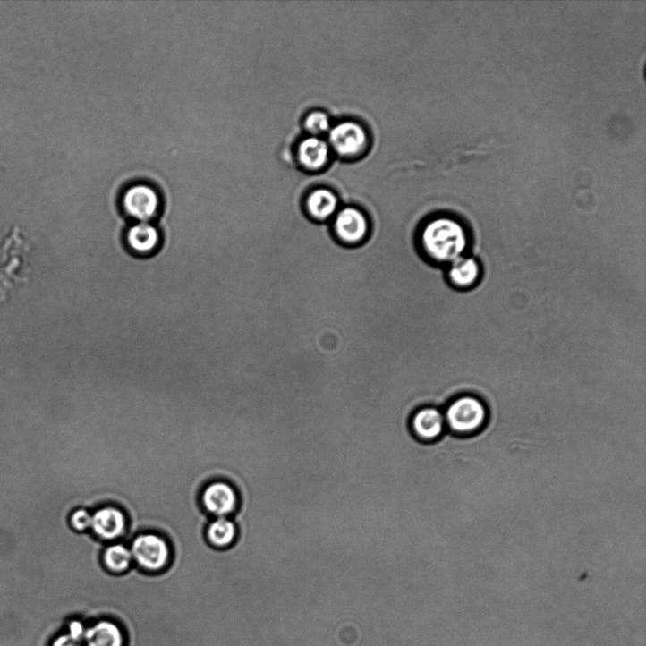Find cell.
Wrapping results in <instances>:
<instances>
[{
  "label": "cell",
  "mask_w": 646,
  "mask_h": 646,
  "mask_svg": "<svg viewBox=\"0 0 646 646\" xmlns=\"http://www.w3.org/2000/svg\"><path fill=\"white\" fill-rule=\"evenodd\" d=\"M471 240V232L465 222L450 212L429 214L421 222L417 234L421 255L440 268H446L466 256Z\"/></svg>",
  "instance_id": "cell-1"
},
{
  "label": "cell",
  "mask_w": 646,
  "mask_h": 646,
  "mask_svg": "<svg viewBox=\"0 0 646 646\" xmlns=\"http://www.w3.org/2000/svg\"><path fill=\"white\" fill-rule=\"evenodd\" d=\"M30 252V238L19 226H13L0 242V303L29 280Z\"/></svg>",
  "instance_id": "cell-2"
},
{
  "label": "cell",
  "mask_w": 646,
  "mask_h": 646,
  "mask_svg": "<svg viewBox=\"0 0 646 646\" xmlns=\"http://www.w3.org/2000/svg\"><path fill=\"white\" fill-rule=\"evenodd\" d=\"M335 239L342 245L356 247L366 242L371 223L366 211L356 206H344L329 223Z\"/></svg>",
  "instance_id": "cell-3"
},
{
  "label": "cell",
  "mask_w": 646,
  "mask_h": 646,
  "mask_svg": "<svg viewBox=\"0 0 646 646\" xmlns=\"http://www.w3.org/2000/svg\"><path fill=\"white\" fill-rule=\"evenodd\" d=\"M445 421L456 433H472L487 419L485 404L471 395H460L452 401L444 412Z\"/></svg>",
  "instance_id": "cell-4"
},
{
  "label": "cell",
  "mask_w": 646,
  "mask_h": 646,
  "mask_svg": "<svg viewBox=\"0 0 646 646\" xmlns=\"http://www.w3.org/2000/svg\"><path fill=\"white\" fill-rule=\"evenodd\" d=\"M123 211L132 220L151 223L160 212L161 197L158 191L148 183L129 186L123 193Z\"/></svg>",
  "instance_id": "cell-5"
},
{
  "label": "cell",
  "mask_w": 646,
  "mask_h": 646,
  "mask_svg": "<svg viewBox=\"0 0 646 646\" xmlns=\"http://www.w3.org/2000/svg\"><path fill=\"white\" fill-rule=\"evenodd\" d=\"M130 550L132 559L148 572H160L168 567L171 560L168 541L155 533L139 535L132 540Z\"/></svg>",
  "instance_id": "cell-6"
},
{
  "label": "cell",
  "mask_w": 646,
  "mask_h": 646,
  "mask_svg": "<svg viewBox=\"0 0 646 646\" xmlns=\"http://www.w3.org/2000/svg\"><path fill=\"white\" fill-rule=\"evenodd\" d=\"M202 503L209 514L217 518H228L239 509L240 496L234 485L217 481L205 489Z\"/></svg>",
  "instance_id": "cell-7"
},
{
  "label": "cell",
  "mask_w": 646,
  "mask_h": 646,
  "mask_svg": "<svg viewBox=\"0 0 646 646\" xmlns=\"http://www.w3.org/2000/svg\"><path fill=\"white\" fill-rule=\"evenodd\" d=\"M444 275L451 289L463 292L478 285L483 276V268L477 259L466 255L444 268Z\"/></svg>",
  "instance_id": "cell-8"
},
{
  "label": "cell",
  "mask_w": 646,
  "mask_h": 646,
  "mask_svg": "<svg viewBox=\"0 0 646 646\" xmlns=\"http://www.w3.org/2000/svg\"><path fill=\"white\" fill-rule=\"evenodd\" d=\"M446 426L444 413L435 406L421 407L413 412L410 421L412 433L417 439L432 443L442 438Z\"/></svg>",
  "instance_id": "cell-9"
},
{
  "label": "cell",
  "mask_w": 646,
  "mask_h": 646,
  "mask_svg": "<svg viewBox=\"0 0 646 646\" xmlns=\"http://www.w3.org/2000/svg\"><path fill=\"white\" fill-rule=\"evenodd\" d=\"M126 527V516L118 507L105 506L92 514L91 530L99 540H117L124 535Z\"/></svg>",
  "instance_id": "cell-10"
},
{
  "label": "cell",
  "mask_w": 646,
  "mask_h": 646,
  "mask_svg": "<svg viewBox=\"0 0 646 646\" xmlns=\"http://www.w3.org/2000/svg\"><path fill=\"white\" fill-rule=\"evenodd\" d=\"M329 142L341 156L352 157L366 145V132L357 123L346 122L329 130Z\"/></svg>",
  "instance_id": "cell-11"
},
{
  "label": "cell",
  "mask_w": 646,
  "mask_h": 646,
  "mask_svg": "<svg viewBox=\"0 0 646 646\" xmlns=\"http://www.w3.org/2000/svg\"><path fill=\"white\" fill-rule=\"evenodd\" d=\"M302 208L306 217L318 224H329L341 208L338 196L327 189L311 191Z\"/></svg>",
  "instance_id": "cell-12"
},
{
  "label": "cell",
  "mask_w": 646,
  "mask_h": 646,
  "mask_svg": "<svg viewBox=\"0 0 646 646\" xmlns=\"http://www.w3.org/2000/svg\"><path fill=\"white\" fill-rule=\"evenodd\" d=\"M125 241L132 253L148 257L159 250L161 234L152 223L139 222L127 230Z\"/></svg>",
  "instance_id": "cell-13"
},
{
  "label": "cell",
  "mask_w": 646,
  "mask_h": 646,
  "mask_svg": "<svg viewBox=\"0 0 646 646\" xmlns=\"http://www.w3.org/2000/svg\"><path fill=\"white\" fill-rule=\"evenodd\" d=\"M85 646H125L122 627L110 620H101L86 628Z\"/></svg>",
  "instance_id": "cell-14"
},
{
  "label": "cell",
  "mask_w": 646,
  "mask_h": 646,
  "mask_svg": "<svg viewBox=\"0 0 646 646\" xmlns=\"http://www.w3.org/2000/svg\"><path fill=\"white\" fill-rule=\"evenodd\" d=\"M238 536L237 523L228 518H217L207 529L208 540L215 548H231L235 545Z\"/></svg>",
  "instance_id": "cell-15"
},
{
  "label": "cell",
  "mask_w": 646,
  "mask_h": 646,
  "mask_svg": "<svg viewBox=\"0 0 646 646\" xmlns=\"http://www.w3.org/2000/svg\"><path fill=\"white\" fill-rule=\"evenodd\" d=\"M328 145L323 140L312 137L305 140L298 149L300 160L309 169H319L328 159Z\"/></svg>",
  "instance_id": "cell-16"
},
{
  "label": "cell",
  "mask_w": 646,
  "mask_h": 646,
  "mask_svg": "<svg viewBox=\"0 0 646 646\" xmlns=\"http://www.w3.org/2000/svg\"><path fill=\"white\" fill-rule=\"evenodd\" d=\"M104 563L106 569L113 574H123L127 572L132 560L130 548L123 543H115L106 549L104 556Z\"/></svg>",
  "instance_id": "cell-17"
},
{
  "label": "cell",
  "mask_w": 646,
  "mask_h": 646,
  "mask_svg": "<svg viewBox=\"0 0 646 646\" xmlns=\"http://www.w3.org/2000/svg\"><path fill=\"white\" fill-rule=\"evenodd\" d=\"M307 130L313 135H321L330 130L327 115L322 112H313L308 115L305 122Z\"/></svg>",
  "instance_id": "cell-18"
},
{
  "label": "cell",
  "mask_w": 646,
  "mask_h": 646,
  "mask_svg": "<svg viewBox=\"0 0 646 646\" xmlns=\"http://www.w3.org/2000/svg\"><path fill=\"white\" fill-rule=\"evenodd\" d=\"M70 523L75 531L84 533L91 530L92 514L85 508L76 509L70 517Z\"/></svg>",
  "instance_id": "cell-19"
},
{
  "label": "cell",
  "mask_w": 646,
  "mask_h": 646,
  "mask_svg": "<svg viewBox=\"0 0 646 646\" xmlns=\"http://www.w3.org/2000/svg\"><path fill=\"white\" fill-rule=\"evenodd\" d=\"M52 646H85L84 640L73 636L70 633L58 636Z\"/></svg>",
  "instance_id": "cell-20"
}]
</instances>
